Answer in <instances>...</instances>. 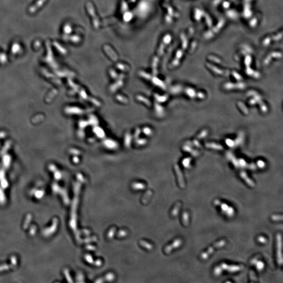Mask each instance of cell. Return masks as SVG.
I'll use <instances>...</instances> for the list:
<instances>
[{"label":"cell","mask_w":283,"mask_h":283,"mask_svg":"<svg viewBox=\"0 0 283 283\" xmlns=\"http://www.w3.org/2000/svg\"><path fill=\"white\" fill-rule=\"evenodd\" d=\"M222 267L224 269L227 270L228 271L231 272H235L237 271H239L242 269L243 267L242 266H236V265H228L226 264H223Z\"/></svg>","instance_id":"4"},{"label":"cell","mask_w":283,"mask_h":283,"mask_svg":"<svg viewBox=\"0 0 283 283\" xmlns=\"http://www.w3.org/2000/svg\"><path fill=\"white\" fill-rule=\"evenodd\" d=\"M215 204H217V206H221V208L223 211L225 212V213L229 215V217H232L234 215V209L232 207L228 206L227 204H224V203H221L220 201H219L217 200H215Z\"/></svg>","instance_id":"3"},{"label":"cell","mask_w":283,"mask_h":283,"mask_svg":"<svg viewBox=\"0 0 283 283\" xmlns=\"http://www.w3.org/2000/svg\"><path fill=\"white\" fill-rule=\"evenodd\" d=\"M255 264L256 265L257 270H259V271L262 270L264 268V263H263V262H261V261L257 262L255 263Z\"/></svg>","instance_id":"5"},{"label":"cell","mask_w":283,"mask_h":283,"mask_svg":"<svg viewBox=\"0 0 283 283\" xmlns=\"http://www.w3.org/2000/svg\"><path fill=\"white\" fill-rule=\"evenodd\" d=\"M272 219L273 221H282L283 219V217L282 216L280 215H273Z\"/></svg>","instance_id":"8"},{"label":"cell","mask_w":283,"mask_h":283,"mask_svg":"<svg viewBox=\"0 0 283 283\" xmlns=\"http://www.w3.org/2000/svg\"><path fill=\"white\" fill-rule=\"evenodd\" d=\"M276 249H277V262L278 264L281 266L283 264V256H282V235L278 233L276 236Z\"/></svg>","instance_id":"2"},{"label":"cell","mask_w":283,"mask_h":283,"mask_svg":"<svg viewBox=\"0 0 283 283\" xmlns=\"http://www.w3.org/2000/svg\"><path fill=\"white\" fill-rule=\"evenodd\" d=\"M132 17V14L129 13H126L125 15V20L127 21H128L131 20Z\"/></svg>","instance_id":"10"},{"label":"cell","mask_w":283,"mask_h":283,"mask_svg":"<svg viewBox=\"0 0 283 283\" xmlns=\"http://www.w3.org/2000/svg\"><path fill=\"white\" fill-rule=\"evenodd\" d=\"M250 278L252 282H257V277H256V275H255V273L253 271H252V270H251L250 272Z\"/></svg>","instance_id":"7"},{"label":"cell","mask_w":283,"mask_h":283,"mask_svg":"<svg viewBox=\"0 0 283 283\" xmlns=\"http://www.w3.org/2000/svg\"><path fill=\"white\" fill-rule=\"evenodd\" d=\"M225 244H226V241L224 240H222L215 243L212 246L209 247V249H208L206 251L202 253L201 255V258L204 260L207 259L215 251V249L222 247L223 246L225 245Z\"/></svg>","instance_id":"1"},{"label":"cell","mask_w":283,"mask_h":283,"mask_svg":"<svg viewBox=\"0 0 283 283\" xmlns=\"http://www.w3.org/2000/svg\"><path fill=\"white\" fill-rule=\"evenodd\" d=\"M258 241L261 243H265L266 242L267 240L264 236H259L258 238Z\"/></svg>","instance_id":"9"},{"label":"cell","mask_w":283,"mask_h":283,"mask_svg":"<svg viewBox=\"0 0 283 283\" xmlns=\"http://www.w3.org/2000/svg\"><path fill=\"white\" fill-rule=\"evenodd\" d=\"M183 217H185V219H183L184 220H183V223L185 224V225L187 226L188 225L189 223V215L187 212L184 213Z\"/></svg>","instance_id":"6"}]
</instances>
